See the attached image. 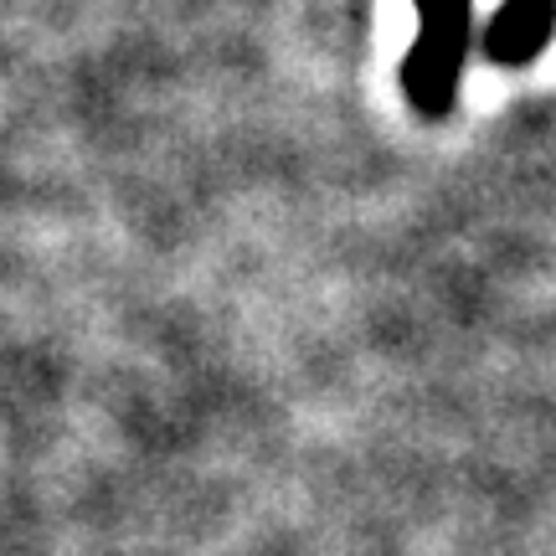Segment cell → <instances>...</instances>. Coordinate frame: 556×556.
Listing matches in <instances>:
<instances>
[{"label": "cell", "mask_w": 556, "mask_h": 556, "mask_svg": "<svg viewBox=\"0 0 556 556\" xmlns=\"http://www.w3.org/2000/svg\"><path fill=\"white\" fill-rule=\"evenodd\" d=\"M422 26L402 58V93L422 119H443L464 83V58L475 41V0H413Z\"/></svg>", "instance_id": "obj_1"}, {"label": "cell", "mask_w": 556, "mask_h": 556, "mask_svg": "<svg viewBox=\"0 0 556 556\" xmlns=\"http://www.w3.org/2000/svg\"><path fill=\"white\" fill-rule=\"evenodd\" d=\"M556 31V0H505L495 21L484 26V58L500 67H526V62L546 52Z\"/></svg>", "instance_id": "obj_2"}]
</instances>
